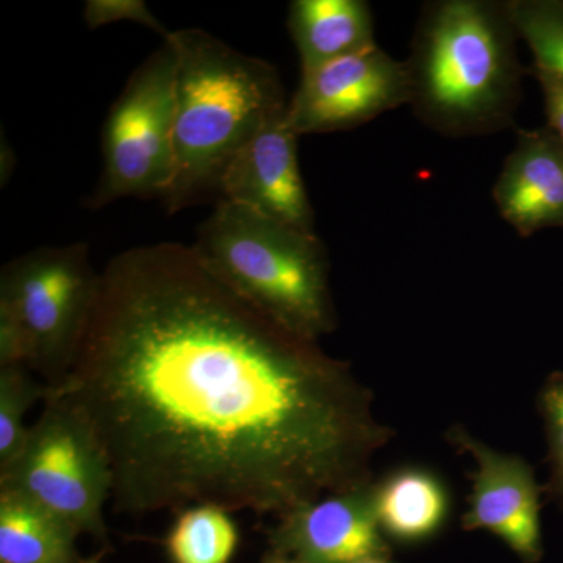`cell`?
I'll return each mask as SVG.
<instances>
[{
    "label": "cell",
    "instance_id": "1",
    "mask_svg": "<svg viewBox=\"0 0 563 563\" xmlns=\"http://www.w3.org/2000/svg\"><path fill=\"white\" fill-rule=\"evenodd\" d=\"M47 391L90 428L118 514L210 504L282 517L372 481L393 435L346 362L179 243L107 263L76 362Z\"/></svg>",
    "mask_w": 563,
    "mask_h": 563
},
{
    "label": "cell",
    "instance_id": "2",
    "mask_svg": "<svg viewBox=\"0 0 563 563\" xmlns=\"http://www.w3.org/2000/svg\"><path fill=\"white\" fill-rule=\"evenodd\" d=\"M518 40L507 2L426 3L406 60L418 120L454 139L512 125L526 73Z\"/></svg>",
    "mask_w": 563,
    "mask_h": 563
},
{
    "label": "cell",
    "instance_id": "3",
    "mask_svg": "<svg viewBox=\"0 0 563 563\" xmlns=\"http://www.w3.org/2000/svg\"><path fill=\"white\" fill-rule=\"evenodd\" d=\"M177 54L174 84V177L163 198L176 213L217 192L233 155L287 109L272 63L233 49L201 29L169 31Z\"/></svg>",
    "mask_w": 563,
    "mask_h": 563
},
{
    "label": "cell",
    "instance_id": "4",
    "mask_svg": "<svg viewBox=\"0 0 563 563\" xmlns=\"http://www.w3.org/2000/svg\"><path fill=\"white\" fill-rule=\"evenodd\" d=\"M191 250L225 287L296 335L320 343L335 331L328 252L317 233L218 201Z\"/></svg>",
    "mask_w": 563,
    "mask_h": 563
},
{
    "label": "cell",
    "instance_id": "5",
    "mask_svg": "<svg viewBox=\"0 0 563 563\" xmlns=\"http://www.w3.org/2000/svg\"><path fill=\"white\" fill-rule=\"evenodd\" d=\"M101 272L85 243L41 246L0 272V366L24 365L47 387L65 379L87 335Z\"/></svg>",
    "mask_w": 563,
    "mask_h": 563
},
{
    "label": "cell",
    "instance_id": "6",
    "mask_svg": "<svg viewBox=\"0 0 563 563\" xmlns=\"http://www.w3.org/2000/svg\"><path fill=\"white\" fill-rule=\"evenodd\" d=\"M177 54L163 40L133 70L102 129V172L87 206L124 198H165L174 177V84Z\"/></svg>",
    "mask_w": 563,
    "mask_h": 563
},
{
    "label": "cell",
    "instance_id": "7",
    "mask_svg": "<svg viewBox=\"0 0 563 563\" xmlns=\"http://www.w3.org/2000/svg\"><path fill=\"white\" fill-rule=\"evenodd\" d=\"M38 420L20 455L0 472V490L20 493L68 521L80 533L106 537L103 509L111 499V473L87 422L46 393Z\"/></svg>",
    "mask_w": 563,
    "mask_h": 563
},
{
    "label": "cell",
    "instance_id": "8",
    "mask_svg": "<svg viewBox=\"0 0 563 563\" xmlns=\"http://www.w3.org/2000/svg\"><path fill=\"white\" fill-rule=\"evenodd\" d=\"M406 62L379 46L303 70L288 99L285 121L296 135L351 131L409 106Z\"/></svg>",
    "mask_w": 563,
    "mask_h": 563
},
{
    "label": "cell",
    "instance_id": "9",
    "mask_svg": "<svg viewBox=\"0 0 563 563\" xmlns=\"http://www.w3.org/2000/svg\"><path fill=\"white\" fill-rule=\"evenodd\" d=\"M448 440L476 461L463 528L490 532L521 561L539 562L543 555L540 523L543 487L537 484L532 466L523 457L492 450L459 426L448 432Z\"/></svg>",
    "mask_w": 563,
    "mask_h": 563
},
{
    "label": "cell",
    "instance_id": "10",
    "mask_svg": "<svg viewBox=\"0 0 563 563\" xmlns=\"http://www.w3.org/2000/svg\"><path fill=\"white\" fill-rule=\"evenodd\" d=\"M298 139L285 121V111L263 124L222 173L218 201L317 233L313 206L299 166Z\"/></svg>",
    "mask_w": 563,
    "mask_h": 563
},
{
    "label": "cell",
    "instance_id": "11",
    "mask_svg": "<svg viewBox=\"0 0 563 563\" xmlns=\"http://www.w3.org/2000/svg\"><path fill=\"white\" fill-rule=\"evenodd\" d=\"M277 555L295 563H358L384 558L387 543L374 512V483L331 493L282 515Z\"/></svg>",
    "mask_w": 563,
    "mask_h": 563
},
{
    "label": "cell",
    "instance_id": "12",
    "mask_svg": "<svg viewBox=\"0 0 563 563\" xmlns=\"http://www.w3.org/2000/svg\"><path fill=\"white\" fill-rule=\"evenodd\" d=\"M493 201L520 236L563 228V144L548 128L518 131Z\"/></svg>",
    "mask_w": 563,
    "mask_h": 563
},
{
    "label": "cell",
    "instance_id": "13",
    "mask_svg": "<svg viewBox=\"0 0 563 563\" xmlns=\"http://www.w3.org/2000/svg\"><path fill=\"white\" fill-rule=\"evenodd\" d=\"M287 27L302 73L376 46L365 0H292Z\"/></svg>",
    "mask_w": 563,
    "mask_h": 563
},
{
    "label": "cell",
    "instance_id": "14",
    "mask_svg": "<svg viewBox=\"0 0 563 563\" xmlns=\"http://www.w3.org/2000/svg\"><path fill=\"white\" fill-rule=\"evenodd\" d=\"M374 512L384 536L420 543L437 536L451 514V493L439 474L404 466L374 484Z\"/></svg>",
    "mask_w": 563,
    "mask_h": 563
},
{
    "label": "cell",
    "instance_id": "15",
    "mask_svg": "<svg viewBox=\"0 0 563 563\" xmlns=\"http://www.w3.org/2000/svg\"><path fill=\"white\" fill-rule=\"evenodd\" d=\"M68 521L16 492L0 490V563H84Z\"/></svg>",
    "mask_w": 563,
    "mask_h": 563
},
{
    "label": "cell",
    "instance_id": "16",
    "mask_svg": "<svg viewBox=\"0 0 563 563\" xmlns=\"http://www.w3.org/2000/svg\"><path fill=\"white\" fill-rule=\"evenodd\" d=\"M236 543L239 531L228 510L203 504L181 510L166 550L173 563H229Z\"/></svg>",
    "mask_w": 563,
    "mask_h": 563
},
{
    "label": "cell",
    "instance_id": "17",
    "mask_svg": "<svg viewBox=\"0 0 563 563\" xmlns=\"http://www.w3.org/2000/svg\"><path fill=\"white\" fill-rule=\"evenodd\" d=\"M518 38L528 44L532 70L563 79V0H509Z\"/></svg>",
    "mask_w": 563,
    "mask_h": 563
},
{
    "label": "cell",
    "instance_id": "18",
    "mask_svg": "<svg viewBox=\"0 0 563 563\" xmlns=\"http://www.w3.org/2000/svg\"><path fill=\"white\" fill-rule=\"evenodd\" d=\"M32 374L24 365L0 366V472L9 468L27 440L29 409L46 398L47 385Z\"/></svg>",
    "mask_w": 563,
    "mask_h": 563
},
{
    "label": "cell",
    "instance_id": "19",
    "mask_svg": "<svg viewBox=\"0 0 563 563\" xmlns=\"http://www.w3.org/2000/svg\"><path fill=\"white\" fill-rule=\"evenodd\" d=\"M539 410L544 421L548 440L550 481L543 492L548 499L563 507V373L548 377L539 393Z\"/></svg>",
    "mask_w": 563,
    "mask_h": 563
},
{
    "label": "cell",
    "instance_id": "20",
    "mask_svg": "<svg viewBox=\"0 0 563 563\" xmlns=\"http://www.w3.org/2000/svg\"><path fill=\"white\" fill-rule=\"evenodd\" d=\"M124 21L135 22L161 33L163 40L169 33L143 0H88L85 2L84 22L90 31Z\"/></svg>",
    "mask_w": 563,
    "mask_h": 563
},
{
    "label": "cell",
    "instance_id": "21",
    "mask_svg": "<svg viewBox=\"0 0 563 563\" xmlns=\"http://www.w3.org/2000/svg\"><path fill=\"white\" fill-rule=\"evenodd\" d=\"M531 74L542 87L544 113L551 132L563 144V79L551 74L532 70Z\"/></svg>",
    "mask_w": 563,
    "mask_h": 563
},
{
    "label": "cell",
    "instance_id": "22",
    "mask_svg": "<svg viewBox=\"0 0 563 563\" xmlns=\"http://www.w3.org/2000/svg\"><path fill=\"white\" fill-rule=\"evenodd\" d=\"M358 563H390V562L385 561L384 558H374V559H366V561H362Z\"/></svg>",
    "mask_w": 563,
    "mask_h": 563
},
{
    "label": "cell",
    "instance_id": "23",
    "mask_svg": "<svg viewBox=\"0 0 563 563\" xmlns=\"http://www.w3.org/2000/svg\"><path fill=\"white\" fill-rule=\"evenodd\" d=\"M268 563H295L291 561H288V559L282 558V555H276V558H273L272 561Z\"/></svg>",
    "mask_w": 563,
    "mask_h": 563
},
{
    "label": "cell",
    "instance_id": "24",
    "mask_svg": "<svg viewBox=\"0 0 563 563\" xmlns=\"http://www.w3.org/2000/svg\"><path fill=\"white\" fill-rule=\"evenodd\" d=\"M85 563H95V562H85Z\"/></svg>",
    "mask_w": 563,
    "mask_h": 563
}]
</instances>
